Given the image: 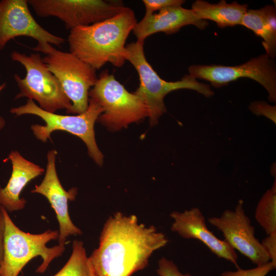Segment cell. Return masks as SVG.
Returning a JSON list of instances; mask_svg holds the SVG:
<instances>
[{
    "label": "cell",
    "mask_w": 276,
    "mask_h": 276,
    "mask_svg": "<svg viewBox=\"0 0 276 276\" xmlns=\"http://www.w3.org/2000/svg\"><path fill=\"white\" fill-rule=\"evenodd\" d=\"M126 60L136 70L140 85L133 93L146 105L151 125H155L160 117L166 111L164 98L169 93L180 89L196 91L205 97L214 95L210 85L198 81L189 74L180 80L167 81L162 79L147 60L144 51V42L136 40L126 46Z\"/></svg>",
    "instance_id": "3"
},
{
    "label": "cell",
    "mask_w": 276,
    "mask_h": 276,
    "mask_svg": "<svg viewBox=\"0 0 276 276\" xmlns=\"http://www.w3.org/2000/svg\"><path fill=\"white\" fill-rule=\"evenodd\" d=\"M187 25H194L200 30L209 25L207 20L198 18L193 10L181 6H172L157 13L145 16L135 25L133 32L137 40L144 42L149 36L158 32L171 35Z\"/></svg>",
    "instance_id": "15"
},
{
    "label": "cell",
    "mask_w": 276,
    "mask_h": 276,
    "mask_svg": "<svg viewBox=\"0 0 276 276\" xmlns=\"http://www.w3.org/2000/svg\"><path fill=\"white\" fill-rule=\"evenodd\" d=\"M28 0L0 1V50L11 39L26 36L37 43L60 46L64 38L54 35L40 26L32 15Z\"/></svg>",
    "instance_id": "12"
},
{
    "label": "cell",
    "mask_w": 276,
    "mask_h": 276,
    "mask_svg": "<svg viewBox=\"0 0 276 276\" xmlns=\"http://www.w3.org/2000/svg\"><path fill=\"white\" fill-rule=\"evenodd\" d=\"M10 112L16 116L32 114L41 118L45 124H34L31 129L36 138L42 142L51 140V134L57 130L76 135L85 144L88 154L95 162L102 166L103 155L96 142L94 124L103 109L94 99L89 98L86 110L76 116L61 115L45 111L30 99H28L24 105L11 108Z\"/></svg>",
    "instance_id": "5"
},
{
    "label": "cell",
    "mask_w": 276,
    "mask_h": 276,
    "mask_svg": "<svg viewBox=\"0 0 276 276\" xmlns=\"http://www.w3.org/2000/svg\"><path fill=\"white\" fill-rule=\"evenodd\" d=\"M255 217L267 235L276 233V179L259 201Z\"/></svg>",
    "instance_id": "19"
},
{
    "label": "cell",
    "mask_w": 276,
    "mask_h": 276,
    "mask_svg": "<svg viewBox=\"0 0 276 276\" xmlns=\"http://www.w3.org/2000/svg\"><path fill=\"white\" fill-rule=\"evenodd\" d=\"M13 61L20 63L26 70L23 78L14 74V80L19 93L14 100L26 97L36 101L45 111L55 113L65 109L71 113L72 105L57 78L50 72L39 53L29 55L13 51L10 55Z\"/></svg>",
    "instance_id": "7"
},
{
    "label": "cell",
    "mask_w": 276,
    "mask_h": 276,
    "mask_svg": "<svg viewBox=\"0 0 276 276\" xmlns=\"http://www.w3.org/2000/svg\"><path fill=\"white\" fill-rule=\"evenodd\" d=\"M170 216L173 220L171 226L172 232L185 239L200 241L218 258L232 263L237 268H239L236 250L227 242L219 239L209 229L205 217L198 208L183 212L173 211Z\"/></svg>",
    "instance_id": "14"
},
{
    "label": "cell",
    "mask_w": 276,
    "mask_h": 276,
    "mask_svg": "<svg viewBox=\"0 0 276 276\" xmlns=\"http://www.w3.org/2000/svg\"><path fill=\"white\" fill-rule=\"evenodd\" d=\"M185 2L183 0H143L146 8L145 16L151 15L156 11H159L167 7L181 6Z\"/></svg>",
    "instance_id": "23"
},
{
    "label": "cell",
    "mask_w": 276,
    "mask_h": 276,
    "mask_svg": "<svg viewBox=\"0 0 276 276\" xmlns=\"http://www.w3.org/2000/svg\"><path fill=\"white\" fill-rule=\"evenodd\" d=\"M241 25L252 30L263 39L262 44L266 54L272 58L276 55V32L271 29L264 18L260 9H248L244 15Z\"/></svg>",
    "instance_id": "18"
},
{
    "label": "cell",
    "mask_w": 276,
    "mask_h": 276,
    "mask_svg": "<svg viewBox=\"0 0 276 276\" xmlns=\"http://www.w3.org/2000/svg\"><path fill=\"white\" fill-rule=\"evenodd\" d=\"M28 3L37 16L55 17L70 30L110 18L125 8L121 2L102 0H28Z\"/></svg>",
    "instance_id": "10"
},
{
    "label": "cell",
    "mask_w": 276,
    "mask_h": 276,
    "mask_svg": "<svg viewBox=\"0 0 276 276\" xmlns=\"http://www.w3.org/2000/svg\"><path fill=\"white\" fill-rule=\"evenodd\" d=\"M57 154L55 150H51L48 152L44 178L39 185H35L31 192L44 196L49 201L59 223L58 243L65 245L70 236L81 235L82 232L73 223L68 212V202L75 199L77 189L72 188L66 191L61 185L56 168Z\"/></svg>",
    "instance_id": "13"
},
{
    "label": "cell",
    "mask_w": 276,
    "mask_h": 276,
    "mask_svg": "<svg viewBox=\"0 0 276 276\" xmlns=\"http://www.w3.org/2000/svg\"><path fill=\"white\" fill-rule=\"evenodd\" d=\"M249 109L257 116H263L276 123V106H272L264 101L250 103Z\"/></svg>",
    "instance_id": "22"
},
{
    "label": "cell",
    "mask_w": 276,
    "mask_h": 276,
    "mask_svg": "<svg viewBox=\"0 0 276 276\" xmlns=\"http://www.w3.org/2000/svg\"><path fill=\"white\" fill-rule=\"evenodd\" d=\"M276 266L271 262L257 266L248 269L237 268L236 271H225L221 276H266L268 273L275 269Z\"/></svg>",
    "instance_id": "21"
},
{
    "label": "cell",
    "mask_w": 276,
    "mask_h": 276,
    "mask_svg": "<svg viewBox=\"0 0 276 276\" xmlns=\"http://www.w3.org/2000/svg\"><path fill=\"white\" fill-rule=\"evenodd\" d=\"M156 272L159 276H192L189 273H182L173 261L164 257L158 261Z\"/></svg>",
    "instance_id": "24"
},
{
    "label": "cell",
    "mask_w": 276,
    "mask_h": 276,
    "mask_svg": "<svg viewBox=\"0 0 276 276\" xmlns=\"http://www.w3.org/2000/svg\"><path fill=\"white\" fill-rule=\"evenodd\" d=\"M54 276H95L82 241L73 242L69 259Z\"/></svg>",
    "instance_id": "20"
},
{
    "label": "cell",
    "mask_w": 276,
    "mask_h": 276,
    "mask_svg": "<svg viewBox=\"0 0 276 276\" xmlns=\"http://www.w3.org/2000/svg\"><path fill=\"white\" fill-rule=\"evenodd\" d=\"M6 84L5 83L0 84V93L6 87ZM6 125L5 120L1 116H0V131H2Z\"/></svg>",
    "instance_id": "27"
},
{
    "label": "cell",
    "mask_w": 276,
    "mask_h": 276,
    "mask_svg": "<svg viewBox=\"0 0 276 276\" xmlns=\"http://www.w3.org/2000/svg\"><path fill=\"white\" fill-rule=\"evenodd\" d=\"M247 8L246 4L241 5L236 1L227 3L221 0L217 4H211L197 0L192 4L191 9L198 18L212 20L218 27L223 28L241 25Z\"/></svg>",
    "instance_id": "17"
},
{
    "label": "cell",
    "mask_w": 276,
    "mask_h": 276,
    "mask_svg": "<svg viewBox=\"0 0 276 276\" xmlns=\"http://www.w3.org/2000/svg\"><path fill=\"white\" fill-rule=\"evenodd\" d=\"M32 49L45 54L43 61L72 103L71 113L78 114L85 111L89 90L98 79L96 70L72 53L58 50L48 43H37Z\"/></svg>",
    "instance_id": "6"
},
{
    "label": "cell",
    "mask_w": 276,
    "mask_h": 276,
    "mask_svg": "<svg viewBox=\"0 0 276 276\" xmlns=\"http://www.w3.org/2000/svg\"><path fill=\"white\" fill-rule=\"evenodd\" d=\"M5 219L4 256L0 276H18L25 265L32 259L40 256L42 262L36 272L43 273L52 261L62 255L64 245L49 247L47 244L58 239V231L48 230L33 234L21 231L12 221L2 206Z\"/></svg>",
    "instance_id": "4"
},
{
    "label": "cell",
    "mask_w": 276,
    "mask_h": 276,
    "mask_svg": "<svg viewBox=\"0 0 276 276\" xmlns=\"http://www.w3.org/2000/svg\"><path fill=\"white\" fill-rule=\"evenodd\" d=\"M168 242L154 225L117 212L106 220L89 261L95 276H131L146 268L152 254Z\"/></svg>",
    "instance_id": "1"
},
{
    "label": "cell",
    "mask_w": 276,
    "mask_h": 276,
    "mask_svg": "<svg viewBox=\"0 0 276 276\" xmlns=\"http://www.w3.org/2000/svg\"><path fill=\"white\" fill-rule=\"evenodd\" d=\"M8 158L12 164V173L7 185L0 188V205L12 212L25 208L27 201L20 198L21 192L30 181L42 175L45 170L16 150L11 151Z\"/></svg>",
    "instance_id": "16"
},
{
    "label": "cell",
    "mask_w": 276,
    "mask_h": 276,
    "mask_svg": "<svg viewBox=\"0 0 276 276\" xmlns=\"http://www.w3.org/2000/svg\"><path fill=\"white\" fill-rule=\"evenodd\" d=\"M260 242L270 262L276 266V233L268 235Z\"/></svg>",
    "instance_id": "25"
},
{
    "label": "cell",
    "mask_w": 276,
    "mask_h": 276,
    "mask_svg": "<svg viewBox=\"0 0 276 276\" xmlns=\"http://www.w3.org/2000/svg\"><path fill=\"white\" fill-rule=\"evenodd\" d=\"M188 72L195 79L207 81L215 88L227 85L241 78L251 79L265 88L270 102H276L275 62L266 53L235 66L194 64L188 68Z\"/></svg>",
    "instance_id": "9"
},
{
    "label": "cell",
    "mask_w": 276,
    "mask_h": 276,
    "mask_svg": "<svg viewBox=\"0 0 276 276\" xmlns=\"http://www.w3.org/2000/svg\"><path fill=\"white\" fill-rule=\"evenodd\" d=\"M89 98L103 109L98 121L113 130L148 117V110L135 94L129 92L108 71H103L89 90Z\"/></svg>",
    "instance_id": "8"
},
{
    "label": "cell",
    "mask_w": 276,
    "mask_h": 276,
    "mask_svg": "<svg viewBox=\"0 0 276 276\" xmlns=\"http://www.w3.org/2000/svg\"><path fill=\"white\" fill-rule=\"evenodd\" d=\"M5 230V219L3 211L0 207V273L4 256V235Z\"/></svg>",
    "instance_id": "26"
},
{
    "label": "cell",
    "mask_w": 276,
    "mask_h": 276,
    "mask_svg": "<svg viewBox=\"0 0 276 276\" xmlns=\"http://www.w3.org/2000/svg\"><path fill=\"white\" fill-rule=\"evenodd\" d=\"M208 221L222 232L224 240L233 248L257 266L270 261L261 242L256 238L255 227L244 211L242 199L238 201L234 211L226 210L220 216L210 218Z\"/></svg>",
    "instance_id": "11"
},
{
    "label": "cell",
    "mask_w": 276,
    "mask_h": 276,
    "mask_svg": "<svg viewBox=\"0 0 276 276\" xmlns=\"http://www.w3.org/2000/svg\"><path fill=\"white\" fill-rule=\"evenodd\" d=\"M136 23L133 11L125 7L110 18L74 28L67 38L70 52L96 70L108 62L120 67L126 60V41Z\"/></svg>",
    "instance_id": "2"
}]
</instances>
